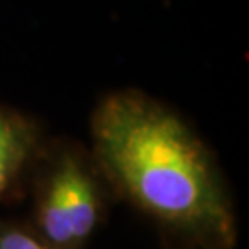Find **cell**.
<instances>
[{"mask_svg":"<svg viewBox=\"0 0 249 249\" xmlns=\"http://www.w3.org/2000/svg\"><path fill=\"white\" fill-rule=\"evenodd\" d=\"M102 194L94 168L76 148L59 146L46 160L37 197V232L55 249H81L96 231Z\"/></svg>","mask_w":249,"mask_h":249,"instance_id":"2","label":"cell"},{"mask_svg":"<svg viewBox=\"0 0 249 249\" xmlns=\"http://www.w3.org/2000/svg\"><path fill=\"white\" fill-rule=\"evenodd\" d=\"M41 142V131L34 118L11 107L0 106V197L17 183Z\"/></svg>","mask_w":249,"mask_h":249,"instance_id":"3","label":"cell"},{"mask_svg":"<svg viewBox=\"0 0 249 249\" xmlns=\"http://www.w3.org/2000/svg\"><path fill=\"white\" fill-rule=\"evenodd\" d=\"M0 249H55L39 234L13 223H0Z\"/></svg>","mask_w":249,"mask_h":249,"instance_id":"4","label":"cell"},{"mask_svg":"<svg viewBox=\"0 0 249 249\" xmlns=\"http://www.w3.org/2000/svg\"><path fill=\"white\" fill-rule=\"evenodd\" d=\"M92 157L151 220L209 248H231L234 214L209 146L172 107L139 89L113 90L90 116Z\"/></svg>","mask_w":249,"mask_h":249,"instance_id":"1","label":"cell"}]
</instances>
